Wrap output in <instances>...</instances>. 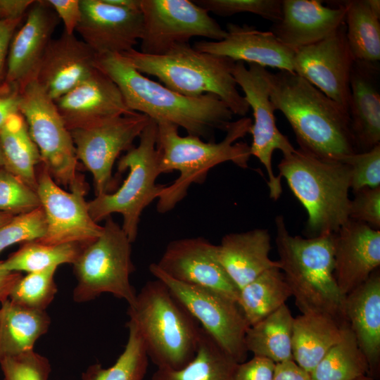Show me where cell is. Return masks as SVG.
<instances>
[{
	"mask_svg": "<svg viewBox=\"0 0 380 380\" xmlns=\"http://www.w3.org/2000/svg\"><path fill=\"white\" fill-rule=\"evenodd\" d=\"M275 110L294 132L299 148L318 158L343 161L357 153L348 111L294 72L267 70Z\"/></svg>",
	"mask_w": 380,
	"mask_h": 380,
	"instance_id": "obj_1",
	"label": "cell"
},
{
	"mask_svg": "<svg viewBox=\"0 0 380 380\" xmlns=\"http://www.w3.org/2000/svg\"><path fill=\"white\" fill-rule=\"evenodd\" d=\"M95 66L117 85L130 110L157 123H170L188 135L207 139L216 129L225 132L232 122L233 113L217 96L181 95L143 75L121 54L96 56Z\"/></svg>",
	"mask_w": 380,
	"mask_h": 380,
	"instance_id": "obj_2",
	"label": "cell"
},
{
	"mask_svg": "<svg viewBox=\"0 0 380 380\" xmlns=\"http://www.w3.org/2000/svg\"><path fill=\"white\" fill-rule=\"evenodd\" d=\"M252 122L247 117L232 121L224 138L218 143L205 142L191 135L183 137L179 134L177 126L156 122L160 172H179V177L172 184H166L159 195L157 211L165 213L172 210L184 198L192 184H203L210 170L220 163L232 162L239 167H248L251 156L250 146L236 141L250 133Z\"/></svg>",
	"mask_w": 380,
	"mask_h": 380,
	"instance_id": "obj_3",
	"label": "cell"
},
{
	"mask_svg": "<svg viewBox=\"0 0 380 380\" xmlns=\"http://www.w3.org/2000/svg\"><path fill=\"white\" fill-rule=\"evenodd\" d=\"M275 228L280 270L298 308L302 314H322L348 326L346 296L334 276V233L309 238L292 236L282 215L276 217Z\"/></svg>",
	"mask_w": 380,
	"mask_h": 380,
	"instance_id": "obj_4",
	"label": "cell"
},
{
	"mask_svg": "<svg viewBox=\"0 0 380 380\" xmlns=\"http://www.w3.org/2000/svg\"><path fill=\"white\" fill-rule=\"evenodd\" d=\"M127 315L157 368L180 369L194 358L201 327L162 281H147Z\"/></svg>",
	"mask_w": 380,
	"mask_h": 380,
	"instance_id": "obj_5",
	"label": "cell"
},
{
	"mask_svg": "<svg viewBox=\"0 0 380 380\" xmlns=\"http://www.w3.org/2000/svg\"><path fill=\"white\" fill-rule=\"evenodd\" d=\"M141 74L156 77L166 87L189 97L217 96L234 115L246 117L250 107L237 89L232 59L179 44L163 55L134 49L121 54Z\"/></svg>",
	"mask_w": 380,
	"mask_h": 380,
	"instance_id": "obj_6",
	"label": "cell"
},
{
	"mask_svg": "<svg viewBox=\"0 0 380 380\" xmlns=\"http://www.w3.org/2000/svg\"><path fill=\"white\" fill-rule=\"evenodd\" d=\"M278 169V177L286 179L307 211L310 237L335 233L348 221L351 172L348 164L298 148L283 156Z\"/></svg>",
	"mask_w": 380,
	"mask_h": 380,
	"instance_id": "obj_7",
	"label": "cell"
},
{
	"mask_svg": "<svg viewBox=\"0 0 380 380\" xmlns=\"http://www.w3.org/2000/svg\"><path fill=\"white\" fill-rule=\"evenodd\" d=\"M157 132V123L150 119L139 137V145L128 150L118 162V172L128 170L121 186L87 202L89 214L97 223L113 213L120 214L123 218L122 229L132 243L137 236L144 210L158 199L166 186L156 183L160 175Z\"/></svg>",
	"mask_w": 380,
	"mask_h": 380,
	"instance_id": "obj_8",
	"label": "cell"
},
{
	"mask_svg": "<svg viewBox=\"0 0 380 380\" xmlns=\"http://www.w3.org/2000/svg\"><path fill=\"white\" fill-rule=\"evenodd\" d=\"M131 243L122 227L110 216L107 217L101 235L83 246L72 264L77 281L73 291L75 302L89 301L109 293L129 305L134 303L137 293L129 281L134 271Z\"/></svg>",
	"mask_w": 380,
	"mask_h": 380,
	"instance_id": "obj_9",
	"label": "cell"
},
{
	"mask_svg": "<svg viewBox=\"0 0 380 380\" xmlns=\"http://www.w3.org/2000/svg\"><path fill=\"white\" fill-rule=\"evenodd\" d=\"M19 111L39 150L42 167L56 184L70 189L81 175L71 134L53 100L36 80L22 89Z\"/></svg>",
	"mask_w": 380,
	"mask_h": 380,
	"instance_id": "obj_10",
	"label": "cell"
},
{
	"mask_svg": "<svg viewBox=\"0 0 380 380\" xmlns=\"http://www.w3.org/2000/svg\"><path fill=\"white\" fill-rule=\"evenodd\" d=\"M149 271L229 355L238 363L246 361L245 336L250 326L236 301L213 289L176 281L156 263L149 265Z\"/></svg>",
	"mask_w": 380,
	"mask_h": 380,
	"instance_id": "obj_11",
	"label": "cell"
},
{
	"mask_svg": "<svg viewBox=\"0 0 380 380\" xmlns=\"http://www.w3.org/2000/svg\"><path fill=\"white\" fill-rule=\"evenodd\" d=\"M141 52L163 55L195 37L223 39L227 32L209 13L189 0H141Z\"/></svg>",
	"mask_w": 380,
	"mask_h": 380,
	"instance_id": "obj_12",
	"label": "cell"
},
{
	"mask_svg": "<svg viewBox=\"0 0 380 380\" xmlns=\"http://www.w3.org/2000/svg\"><path fill=\"white\" fill-rule=\"evenodd\" d=\"M149 121L146 115L132 111L70 131L77 158L92 175L96 196L109 194L114 188L115 161L133 147Z\"/></svg>",
	"mask_w": 380,
	"mask_h": 380,
	"instance_id": "obj_13",
	"label": "cell"
},
{
	"mask_svg": "<svg viewBox=\"0 0 380 380\" xmlns=\"http://www.w3.org/2000/svg\"><path fill=\"white\" fill-rule=\"evenodd\" d=\"M68 192L56 184L41 167L37 173V193L44 212L46 233L40 243L58 245L75 243L82 246L98 238L103 226L91 217L84 196L87 185L82 175Z\"/></svg>",
	"mask_w": 380,
	"mask_h": 380,
	"instance_id": "obj_14",
	"label": "cell"
},
{
	"mask_svg": "<svg viewBox=\"0 0 380 380\" xmlns=\"http://www.w3.org/2000/svg\"><path fill=\"white\" fill-rule=\"evenodd\" d=\"M266 68L243 61L235 63L232 75L244 94V99L253 109V122L250 133L252 143L251 156L257 158L265 167L268 176L270 197L277 201L282 193L281 179L274 174L272 164L273 152L280 151L283 156L291 153L295 148L287 137L277 128L274 117L275 108L270 98L265 77Z\"/></svg>",
	"mask_w": 380,
	"mask_h": 380,
	"instance_id": "obj_15",
	"label": "cell"
},
{
	"mask_svg": "<svg viewBox=\"0 0 380 380\" xmlns=\"http://www.w3.org/2000/svg\"><path fill=\"white\" fill-rule=\"evenodd\" d=\"M355 61L343 23L326 38L294 50L293 72L348 111Z\"/></svg>",
	"mask_w": 380,
	"mask_h": 380,
	"instance_id": "obj_16",
	"label": "cell"
},
{
	"mask_svg": "<svg viewBox=\"0 0 380 380\" xmlns=\"http://www.w3.org/2000/svg\"><path fill=\"white\" fill-rule=\"evenodd\" d=\"M157 267L173 279L217 291L237 302L239 289L217 257V245L201 237L170 241Z\"/></svg>",
	"mask_w": 380,
	"mask_h": 380,
	"instance_id": "obj_17",
	"label": "cell"
},
{
	"mask_svg": "<svg viewBox=\"0 0 380 380\" xmlns=\"http://www.w3.org/2000/svg\"><path fill=\"white\" fill-rule=\"evenodd\" d=\"M81 18L76 31L97 55L122 54L140 40L141 9L115 6L106 0H80Z\"/></svg>",
	"mask_w": 380,
	"mask_h": 380,
	"instance_id": "obj_18",
	"label": "cell"
},
{
	"mask_svg": "<svg viewBox=\"0 0 380 380\" xmlns=\"http://www.w3.org/2000/svg\"><path fill=\"white\" fill-rule=\"evenodd\" d=\"M53 101L70 132L132 112L117 85L97 68L87 79Z\"/></svg>",
	"mask_w": 380,
	"mask_h": 380,
	"instance_id": "obj_19",
	"label": "cell"
},
{
	"mask_svg": "<svg viewBox=\"0 0 380 380\" xmlns=\"http://www.w3.org/2000/svg\"><path fill=\"white\" fill-rule=\"evenodd\" d=\"M380 265V231L348 220L334 233V276L346 296Z\"/></svg>",
	"mask_w": 380,
	"mask_h": 380,
	"instance_id": "obj_20",
	"label": "cell"
},
{
	"mask_svg": "<svg viewBox=\"0 0 380 380\" xmlns=\"http://www.w3.org/2000/svg\"><path fill=\"white\" fill-rule=\"evenodd\" d=\"M58 17L46 1H34L25 23L11 40L5 80L17 83L21 89L35 80L45 50L58 24Z\"/></svg>",
	"mask_w": 380,
	"mask_h": 380,
	"instance_id": "obj_21",
	"label": "cell"
},
{
	"mask_svg": "<svg viewBox=\"0 0 380 380\" xmlns=\"http://www.w3.org/2000/svg\"><path fill=\"white\" fill-rule=\"evenodd\" d=\"M227 35L220 41L196 42L197 51L225 56L236 61L255 63L293 72L294 51L282 44L270 31L254 26L228 23Z\"/></svg>",
	"mask_w": 380,
	"mask_h": 380,
	"instance_id": "obj_22",
	"label": "cell"
},
{
	"mask_svg": "<svg viewBox=\"0 0 380 380\" xmlns=\"http://www.w3.org/2000/svg\"><path fill=\"white\" fill-rule=\"evenodd\" d=\"M96 56L84 42L63 31L47 46L35 80L55 101L96 70Z\"/></svg>",
	"mask_w": 380,
	"mask_h": 380,
	"instance_id": "obj_23",
	"label": "cell"
},
{
	"mask_svg": "<svg viewBox=\"0 0 380 380\" xmlns=\"http://www.w3.org/2000/svg\"><path fill=\"white\" fill-rule=\"evenodd\" d=\"M318 0H282V15L270 31L292 50L315 44L344 23L346 8L338 1L332 6Z\"/></svg>",
	"mask_w": 380,
	"mask_h": 380,
	"instance_id": "obj_24",
	"label": "cell"
},
{
	"mask_svg": "<svg viewBox=\"0 0 380 380\" xmlns=\"http://www.w3.org/2000/svg\"><path fill=\"white\" fill-rule=\"evenodd\" d=\"M348 113L357 153L380 144L379 62L355 61L350 79Z\"/></svg>",
	"mask_w": 380,
	"mask_h": 380,
	"instance_id": "obj_25",
	"label": "cell"
},
{
	"mask_svg": "<svg viewBox=\"0 0 380 380\" xmlns=\"http://www.w3.org/2000/svg\"><path fill=\"white\" fill-rule=\"evenodd\" d=\"M345 312L372 377L380 362V273L374 271L361 285L345 297Z\"/></svg>",
	"mask_w": 380,
	"mask_h": 380,
	"instance_id": "obj_26",
	"label": "cell"
},
{
	"mask_svg": "<svg viewBox=\"0 0 380 380\" xmlns=\"http://www.w3.org/2000/svg\"><path fill=\"white\" fill-rule=\"evenodd\" d=\"M271 237L267 229H255L224 235L217 245L218 260L240 289L279 262L270 259Z\"/></svg>",
	"mask_w": 380,
	"mask_h": 380,
	"instance_id": "obj_27",
	"label": "cell"
},
{
	"mask_svg": "<svg viewBox=\"0 0 380 380\" xmlns=\"http://www.w3.org/2000/svg\"><path fill=\"white\" fill-rule=\"evenodd\" d=\"M348 327L322 314L305 313L293 317V361L310 373L327 351L341 339Z\"/></svg>",
	"mask_w": 380,
	"mask_h": 380,
	"instance_id": "obj_28",
	"label": "cell"
},
{
	"mask_svg": "<svg viewBox=\"0 0 380 380\" xmlns=\"http://www.w3.org/2000/svg\"><path fill=\"white\" fill-rule=\"evenodd\" d=\"M51 319L46 310L27 308L8 298L0 308V362L6 357L32 350L48 331Z\"/></svg>",
	"mask_w": 380,
	"mask_h": 380,
	"instance_id": "obj_29",
	"label": "cell"
},
{
	"mask_svg": "<svg viewBox=\"0 0 380 380\" xmlns=\"http://www.w3.org/2000/svg\"><path fill=\"white\" fill-rule=\"evenodd\" d=\"M239 364L201 327L194 358L180 369L157 368L151 380H233Z\"/></svg>",
	"mask_w": 380,
	"mask_h": 380,
	"instance_id": "obj_30",
	"label": "cell"
},
{
	"mask_svg": "<svg viewBox=\"0 0 380 380\" xmlns=\"http://www.w3.org/2000/svg\"><path fill=\"white\" fill-rule=\"evenodd\" d=\"M293 317L286 304L248 327L245 343L248 352L275 364L293 360L292 327Z\"/></svg>",
	"mask_w": 380,
	"mask_h": 380,
	"instance_id": "obj_31",
	"label": "cell"
},
{
	"mask_svg": "<svg viewBox=\"0 0 380 380\" xmlns=\"http://www.w3.org/2000/svg\"><path fill=\"white\" fill-rule=\"evenodd\" d=\"M0 143L5 163L4 167L37 191L36 167L41 163V157L20 112L6 119L0 129Z\"/></svg>",
	"mask_w": 380,
	"mask_h": 380,
	"instance_id": "obj_32",
	"label": "cell"
},
{
	"mask_svg": "<svg viewBox=\"0 0 380 380\" xmlns=\"http://www.w3.org/2000/svg\"><path fill=\"white\" fill-rule=\"evenodd\" d=\"M291 296L283 272L273 267L240 289L237 303L251 326L286 304Z\"/></svg>",
	"mask_w": 380,
	"mask_h": 380,
	"instance_id": "obj_33",
	"label": "cell"
},
{
	"mask_svg": "<svg viewBox=\"0 0 380 380\" xmlns=\"http://www.w3.org/2000/svg\"><path fill=\"white\" fill-rule=\"evenodd\" d=\"M346 8L344 23L348 44L355 61H380V13L369 0L338 1Z\"/></svg>",
	"mask_w": 380,
	"mask_h": 380,
	"instance_id": "obj_34",
	"label": "cell"
},
{
	"mask_svg": "<svg viewBox=\"0 0 380 380\" xmlns=\"http://www.w3.org/2000/svg\"><path fill=\"white\" fill-rule=\"evenodd\" d=\"M310 374L312 380H354L369 374L367 358L349 327Z\"/></svg>",
	"mask_w": 380,
	"mask_h": 380,
	"instance_id": "obj_35",
	"label": "cell"
},
{
	"mask_svg": "<svg viewBox=\"0 0 380 380\" xmlns=\"http://www.w3.org/2000/svg\"><path fill=\"white\" fill-rule=\"evenodd\" d=\"M82 248L75 243L49 245L36 240L28 241L3 260L2 265L11 272H38L51 266L73 264Z\"/></svg>",
	"mask_w": 380,
	"mask_h": 380,
	"instance_id": "obj_36",
	"label": "cell"
},
{
	"mask_svg": "<svg viewBox=\"0 0 380 380\" xmlns=\"http://www.w3.org/2000/svg\"><path fill=\"white\" fill-rule=\"evenodd\" d=\"M129 336L124 351L115 363L103 369L100 365L90 366L82 380H143L148 364L144 344L134 324L128 321Z\"/></svg>",
	"mask_w": 380,
	"mask_h": 380,
	"instance_id": "obj_37",
	"label": "cell"
},
{
	"mask_svg": "<svg viewBox=\"0 0 380 380\" xmlns=\"http://www.w3.org/2000/svg\"><path fill=\"white\" fill-rule=\"evenodd\" d=\"M57 267L51 266L22 276L12 289L8 299L27 308L46 310L57 293L54 281Z\"/></svg>",
	"mask_w": 380,
	"mask_h": 380,
	"instance_id": "obj_38",
	"label": "cell"
},
{
	"mask_svg": "<svg viewBox=\"0 0 380 380\" xmlns=\"http://www.w3.org/2000/svg\"><path fill=\"white\" fill-rule=\"evenodd\" d=\"M41 206L37 191L5 167L0 168V212L18 215Z\"/></svg>",
	"mask_w": 380,
	"mask_h": 380,
	"instance_id": "obj_39",
	"label": "cell"
},
{
	"mask_svg": "<svg viewBox=\"0 0 380 380\" xmlns=\"http://www.w3.org/2000/svg\"><path fill=\"white\" fill-rule=\"evenodd\" d=\"M194 2L208 13L223 17L251 13L274 23L282 15V0H194Z\"/></svg>",
	"mask_w": 380,
	"mask_h": 380,
	"instance_id": "obj_40",
	"label": "cell"
},
{
	"mask_svg": "<svg viewBox=\"0 0 380 380\" xmlns=\"http://www.w3.org/2000/svg\"><path fill=\"white\" fill-rule=\"evenodd\" d=\"M46 219L42 206L27 213L14 216L0 227V253L17 243L35 241L46 233Z\"/></svg>",
	"mask_w": 380,
	"mask_h": 380,
	"instance_id": "obj_41",
	"label": "cell"
},
{
	"mask_svg": "<svg viewBox=\"0 0 380 380\" xmlns=\"http://www.w3.org/2000/svg\"><path fill=\"white\" fill-rule=\"evenodd\" d=\"M4 380H49V360L33 350L6 357L0 362Z\"/></svg>",
	"mask_w": 380,
	"mask_h": 380,
	"instance_id": "obj_42",
	"label": "cell"
},
{
	"mask_svg": "<svg viewBox=\"0 0 380 380\" xmlns=\"http://www.w3.org/2000/svg\"><path fill=\"white\" fill-rule=\"evenodd\" d=\"M350 167V189L380 186V144L369 151L354 153L343 161Z\"/></svg>",
	"mask_w": 380,
	"mask_h": 380,
	"instance_id": "obj_43",
	"label": "cell"
},
{
	"mask_svg": "<svg viewBox=\"0 0 380 380\" xmlns=\"http://www.w3.org/2000/svg\"><path fill=\"white\" fill-rule=\"evenodd\" d=\"M353 193L355 196L349 204V220L379 230L380 186L366 187Z\"/></svg>",
	"mask_w": 380,
	"mask_h": 380,
	"instance_id": "obj_44",
	"label": "cell"
},
{
	"mask_svg": "<svg viewBox=\"0 0 380 380\" xmlns=\"http://www.w3.org/2000/svg\"><path fill=\"white\" fill-rule=\"evenodd\" d=\"M275 365L265 357L254 356L238 365L233 380H272Z\"/></svg>",
	"mask_w": 380,
	"mask_h": 380,
	"instance_id": "obj_45",
	"label": "cell"
},
{
	"mask_svg": "<svg viewBox=\"0 0 380 380\" xmlns=\"http://www.w3.org/2000/svg\"><path fill=\"white\" fill-rule=\"evenodd\" d=\"M64 25V32L73 34L81 18L80 0H46Z\"/></svg>",
	"mask_w": 380,
	"mask_h": 380,
	"instance_id": "obj_46",
	"label": "cell"
},
{
	"mask_svg": "<svg viewBox=\"0 0 380 380\" xmlns=\"http://www.w3.org/2000/svg\"><path fill=\"white\" fill-rule=\"evenodd\" d=\"M21 91L17 83L4 80L0 84V129L11 115L20 112Z\"/></svg>",
	"mask_w": 380,
	"mask_h": 380,
	"instance_id": "obj_47",
	"label": "cell"
},
{
	"mask_svg": "<svg viewBox=\"0 0 380 380\" xmlns=\"http://www.w3.org/2000/svg\"><path fill=\"white\" fill-rule=\"evenodd\" d=\"M22 19L0 18V84L5 80L10 44Z\"/></svg>",
	"mask_w": 380,
	"mask_h": 380,
	"instance_id": "obj_48",
	"label": "cell"
},
{
	"mask_svg": "<svg viewBox=\"0 0 380 380\" xmlns=\"http://www.w3.org/2000/svg\"><path fill=\"white\" fill-rule=\"evenodd\" d=\"M272 380H312L310 374L293 360L275 365Z\"/></svg>",
	"mask_w": 380,
	"mask_h": 380,
	"instance_id": "obj_49",
	"label": "cell"
},
{
	"mask_svg": "<svg viewBox=\"0 0 380 380\" xmlns=\"http://www.w3.org/2000/svg\"><path fill=\"white\" fill-rule=\"evenodd\" d=\"M34 2V0H0L4 18H23Z\"/></svg>",
	"mask_w": 380,
	"mask_h": 380,
	"instance_id": "obj_50",
	"label": "cell"
},
{
	"mask_svg": "<svg viewBox=\"0 0 380 380\" xmlns=\"http://www.w3.org/2000/svg\"><path fill=\"white\" fill-rule=\"evenodd\" d=\"M2 262L0 261V302L2 303L7 300L10 293L17 283L22 277L18 272H11L4 268Z\"/></svg>",
	"mask_w": 380,
	"mask_h": 380,
	"instance_id": "obj_51",
	"label": "cell"
},
{
	"mask_svg": "<svg viewBox=\"0 0 380 380\" xmlns=\"http://www.w3.org/2000/svg\"><path fill=\"white\" fill-rule=\"evenodd\" d=\"M108 3L125 8L139 9L141 0H106Z\"/></svg>",
	"mask_w": 380,
	"mask_h": 380,
	"instance_id": "obj_52",
	"label": "cell"
},
{
	"mask_svg": "<svg viewBox=\"0 0 380 380\" xmlns=\"http://www.w3.org/2000/svg\"><path fill=\"white\" fill-rule=\"evenodd\" d=\"M13 217L14 215L11 214L0 212V227L11 220Z\"/></svg>",
	"mask_w": 380,
	"mask_h": 380,
	"instance_id": "obj_53",
	"label": "cell"
},
{
	"mask_svg": "<svg viewBox=\"0 0 380 380\" xmlns=\"http://www.w3.org/2000/svg\"><path fill=\"white\" fill-rule=\"evenodd\" d=\"M4 164H5L4 158V154H3V151H2V148H1V146L0 143V168L4 167Z\"/></svg>",
	"mask_w": 380,
	"mask_h": 380,
	"instance_id": "obj_54",
	"label": "cell"
},
{
	"mask_svg": "<svg viewBox=\"0 0 380 380\" xmlns=\"http://www.w3.org/2000/svg\"><path fill=\"white\" fill-rule=\"evenodd\" d=\"M354 380H375V379L374 378L367 375V376H363L359 377V378L355 379Z\"/></svg>",
	"mask_w": 380,
	"mask_h": 380,
	"instance_id": "obj_55",
	"label": "cell"
},
{
	"mask_svg": "<svg viewBox=\"0 0 380 380\" xmlns=\"http://www.w3.org/2000/svg\"><path fill=\"white\" fill-rule=\"evenodd\" d=\"M0 18H4L2 9L0 5Z\"/></svg>",
	"mask_w": 380,
	"mask_h": 380,
	"instance_id": "obj_56",
	"label": "cell"
}]
</instances>
